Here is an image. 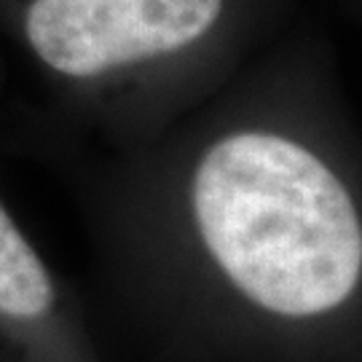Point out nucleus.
<instances>
[{
    "label": "nucleus",
    "mask_w": 362,
    "mask_h": 362,
    "mask_svg": "<svg viewBox=\"0 0 362 362\" xmlns=\"http://www.w3.org/2000/svg\"><path fill=\"white\" fill-rule=\"evenodd\" d=\"M223 0H35L27 40L46 65L70 78L137 65L204 38Z\"/></svg>",
    "instance_id": "nucleus-2"
},
{
    "label": "nucleus",
    "mask_w": 362,
    "mask_h": 362,
    "mask_svg": "<svg viewBox=\"0 0 362 362\" xmlns=\"http://www.w3.org/2000/svg\"><path fill=\"white\" fill-rule=\"evenodd\" d=\"M54 298L46 263L0 204V317L33 322L54 309Z\"/></svg>",
    "instance_id": "nucleus-3"
},
{
    "label": "nucleus",
    "mask_w": 362,
    "mask_h": 362,
    "mask_svg": "<svg viewBox=\"0 0 362 362\" xmlns=\"http://www.w3.org/2000/svg\"><path fill=\"white\" fill-rule=\"evenodd\" d=\"M191 204L199 236L242 296L306 320L346 303L362 276V220L336 172L272 132H233L204 151Z\"/></svg>",
    "instance_id": "nucleus-1"
}]
</instances>
